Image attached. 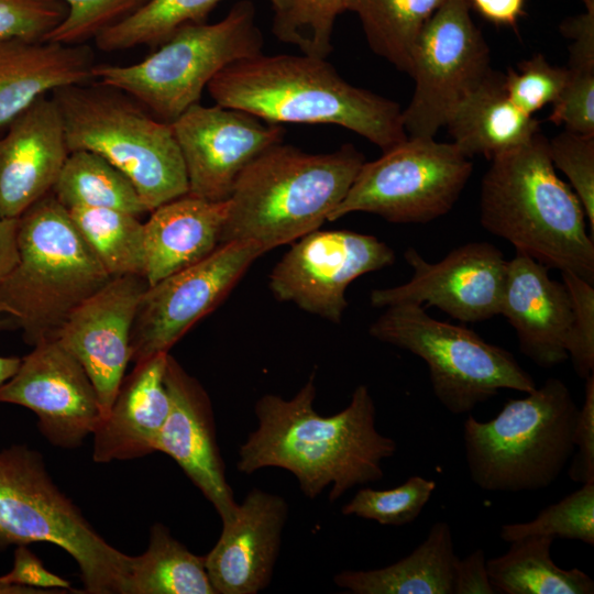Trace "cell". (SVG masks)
<instances>
[{
    "mask_svg": "<svg viewBox=\"0 0 594 594\" xmlns=\"http://www.w3.org/2000/svg\"><path fill=\"white\" fill-rule=\"evenodd\" d=\"M316 373L290 399L274 394L258 398V421L239 449L237 468L246 475L264 468L289 471L302 494L315 499L329 487L334 503L346 491L383 477L382 461L397 451L394 439L375 427L370 389L359 385L349 405L332 416L314 408Z\"/></svg>",
    "mask_w": 594,
    "mask_h": 594,
    "instance_id": "obj_1",
    "label": "cell"
},
{
    "mask_svg": "<svg viewBox=\"0 0 594 594\" xmlns=\"http://www.w3.org/2000/svg\"><path fill=\"white\" fill-rule=\"evenodd\" d=\"M207 90L263 121L339 125L383 152L408 138L397 102L348 82L322 57L260 53L226 66Z\"/></svg>",
    "mask_w": 594,
    "mask_h": 594,
    "instance_id": "obj_2",
    "label": "cell"
},
{
    "mask_svg": "<svg viewBox=\"0 0 594 594\" xmlns=\"http://www.w3.org/2000/svg\"><path fill=\"white\" fill-rule=\"evenodd\" d=\"M491 161L481 184L482 227L549 270L594 284V238L581 201L556 173L548 139L538 132Z\"/></svg>",
    "mask_w": 594,
    "mask_h": 594,
    "instance_id": "obj_3",
    "label": "cell"
},
{
    "mask_svg": "<svg viewBox=\"0 0 594 594\" xmlns=\"http://www.w3.org/2000/svg\"><path fill=\"white\" fill-rule=\"evenodd\" d=\"M364 162L352 144L329 153H307L283 142L271 146L239 175L220 244L251 242L267 252L319 229Z\"/></svg>",
    "mask_w": 594,
    "mask_h": 594,
    "instance_id": "obj_4",
    "label": "cell"
},
{
    "mask_svg": "<svg viewBox=\"0 0 594 594\" xmlns=\"http://www.w3.org/2000/svg\"><path fill=\"white\" fill-rule=\"evenodd\" d=\"M18 254L0 279V329H20L30 345L55 339L69 315L112 278L52 193L19 217Z\"/></svg>",
    "mask_w": 594,
    "mask_h": 594,
    "instance_id": "obj_5",
    "label": "cell"
},
{
    "mask_svg": "<svg viewBox=\"0 0 594 594\" xmlns=\"http://www.w3.org/2000/svg\"><path fill=\"white\" fill-rule=\"evenodd\" d=\"M69 152L105 157L136 188L148 212L188 193L183 156L169 123L128 94L97 81L54 90Z\"/></svg>",
    "mask_w": 594,
    "mask_h": 594,
    "instance_id": "obj_6",
    "label": "cell"
},
{
    "mask_svg": "<svg viewBox=\"0 0 594 594\" xmlns=\"http://www.w3.org/2000/svg\"><path fill=\"white\" fill-rule=\"evenodd\" d=\"M578 415L572 394L557 377L524 398L508 399L488 421L469 415L463 439L471 480L490 492L548 487L574 453Z\"/></svg>",
    "mask_w": 594,
    "mask_h": 594,
    "instance_id": "obj_7",
    "label": "cell"
},
{
    "mask_svg": "<svg viewBox=\"0 0 594 594\" xmlns=\"http://www.w3.org/2000/svg\"><path fill=\"white\" fill-rule=\"evenodd\" d=\"M48 542L77 562L85 592L129 594L132 556L109 544L55 485L42 455L26 446L0 450V553Z\"/></svg>",
    "mask_w": 594,
    "mask_h": 594,
    "instance_id": "obj_8",
    "label": "cell"
},
{
    "mask_svg": "<svg viewBox=\"0 0 594 594\" xmlns=\"http://www.w3.org/2000/svg\"><path fill=\"white\" fill-rule=\"evenodd\" d=\"M263 42L254 7L241 1L219 22L182 26L139 63L95 64L92 77L172 123L199 102L204 89L226 66L262 53Z\"/></svg>",
    "mask_w": 594,
    "mask_h": 594,
    "instance_id": "obj_9",
    "label": "cell"
},
{
    "mask_svg": "<svg viewBox=\"0 0 594 594\" xmlns=\"http://www.w3.org/2000/svg\"><path fill=\"white\" fill-rule=\"evenodd\" d=\"M369 334L424 360L435 396L453 415L471 413L503 388L527 394L537 387L509 351L464 326L432 318L420 306L385 308Z\"/></svg>",
    "mask_w": 594,
    "mask_h": 594,
    "instance_id": "obj_10",
    "label": "cell"
},
{
    "mask_svg": "<svg viewBox=\"0 0 594 594\" xmlns=\"http://www.w3.org/2000/svg\"><path fill=\"white\" fill-rule=\"evenodd\" d=\"M473 164L453 143L407 138L364 162L352 186L328 221L367 212L393 223H426L457 204Z\"/></svg>",
    "mask_w": 594,
    "mask_h": 594,
    "instance_id": "obj_11",
    "label": "cell"
},
{
    "mask_svg": "<svg viewBox=\"0 0 594 594\" xmlns=\"http://www.w3.org/2000/svg\"><path fill=\"white\" fill-rule=\"evenodd\" d=\"M492 70L490 50L468 0H446L416 42L409 75L415 89L403 110L409 138H435L460 103Z\"/></svg>",
    "mask_w": 594,
    "mask_h": 594,
    "instance_id": "obj_12",
    "label": "cell"
},
{
    "mask_svg": "<svg viewBox=\"0 0 594 594\" xmlns=\"http://www.w3.org/2000/svg\"><path fill=\"white\" fill-rule=\"evenodd\" d=\"M264 253L262 246L251 242L223 243L200 262L147 286L131 330V361L139 363L168 353Z\"/></svg>",
    "mask_w": 594,
    "mask_h": 594,
    "instance_id": "obj_13",
    "label": "cell"
},
{
    "mask_svg": "<svg viewBox=\"0 0 594 594\" xmlns=\"http://www.w3.org/2000/svg\"><path fill=\"white\" fill-rule=\"evenodd\" d=\"M394 262V250L374 235L317 229L296 240L277 262L270 289L280 301L340 323L348 286Z\"/></svg>",
    "mask_w": 594,
    "mask_h": 594,
    "instance_id": "obj_14",
    "label": "cell"
},
{
    "mask_svg": "<svg viewBox=\"0 0 594 594\" xmlns=\"http://www.w3.org/2000/svg\"><path fill=\"white\" fill-rule=\"evenodd\" d=\"M404 257L413 270L408 282L375 288L370 302L375 308L395 305L436 307L462 322H479L499 315L507 260L490 242H469L430 263L415 248Z\"/></svg>",
    "mask_w": 594,
    "mask_h": 594,
    "instance_id": "obj_15",
    "label": "cell"
},
{
    "mask_svg": "<svg viewBox=\"0 0 594 594\" xmlns=\"http://www.w3.org/2000/svg\"><path fill=\"white\" fill-rule=\"evenodd\" d=\"M169 124L185 164L187 194L210 201L228 200L242 170L284 135L276 123L217 103L198 102Z\"/></svg>",
    "mask_w": 594,
    "mask_h": 594,
    "instance_id": "obj_16",
    "label": "cell"
},
{
    "mask_svg": "<svg viewBox=\"0 0 594 594\" xmlns=\"http://www.w3.org/2000/svg\"><path fill=\"white\" fill-rule=\"evenodd\" d=\"M0 403L26 407L54 446L79 447L102 418L96 388L78 360L57 340H45L21 359L0 385Z\"/></svg>",
    "mask_w": 594,
    "mask_h": 594,
    "instance_id": "obj_17",
    "label": "cell"
},
{
    "mask_svg": "<svg viewBox=\"0 0 594 594\" xmlns=\"http://www.w3.org/2000/svg\"><path fill=\"white\" fill-rule=\"evenodd\" d=\"M147 286L142 275L112 277L69 315L56 334L55 340L78 360L92 382L102 418L131 361V330Z\"/></svg>",
    "mask_w": 594,
    "mask_h": 594,
    "instance_id": "obj_18",
    "label": "cell"
},
{
    "mask_svg": "<svg viewBox=\"0 0 594 594\" xmlns=\"http://www.w3.org/2000/svg\"><path fill=\"white\" fill-rule=\"evenodd\" d=\"M164 381L169 411L155 451L170 457L213 505L222 524L227 522L235 515L238 503L226 477L210 398L169 353Z\"/></svg>",
    "mask_w": 594,
    "mask_h": 594,
    "instance_id": "obj_19",
    "label": "cell"
},
{
    "mask_svg": "<svg viewBox=\"0 0 594 594\" xmlns=\"http://www.w3.org/2000/svg\"><path fill=\"white\" fill-rule=\"evenodd\" d=\"M287 515L288 505L282 496L260 488L246 494L205 556L216 594H256L268 586Z\"/></svg>",
    "mask_w": 594,
    "mask_h": 594,
    "instance_id": "obj_20",
    "label": "cell"
},
{
    "mask_svg": "<svg viewBox=\"0 0 594 594\" xmlns=\"http://www.w3.org/2000/svg\"><path fill=\"white\" fill-rule=\"evenodd\" d=\"M68 154L59 110L43 96L0 138V216L19 218L51 193Z\"/></svg>",
    "mask_w": 594,
    "mask_h": 594,
    "instance_id": "obj_21",
    "label": "cell"
},
{
    "mask_svg": "<svg viewBox=\"0 0 594 594\" xmlns=\"http://www.w3.org/2000/svg\"><path fill=\"white\" fill-rule=\"evenodd\" d=\"M499 315L515 329L520 352L534 363L549 369L566 361L571 297L548 267L516 252L507 262Z\"/></svg>",
    "mask_w": 594,
    "mask_h": 594,
    "instance_id": "obj_22",
    "label": "cell"
},
{
    "mask_svg": "<svg viewBox=\"0 0 594 594\" xmlns=\"http://www.w3.org/2000/svg\"><path fill=\"white\" fill-rule=\"evenodd\" d=\"M167 354L135 363L123 377L108 415L92 432L95 462L132 460L155 451L169 411L164 381Z\"/></svg>",
    "mask_w": 594,
    "mask_h": 594,
    "instance_id": "obj_23",
    "label": "cell"
},
{
    "mask_svg": "<svg viewBox=\"0 0 594 594\" xmlns=\"http://www.w3.org/2000/svg\"><path fill=\"white\" fill-rule=\"evenodd\" d=\"M95 64L86 43L0 42V127L58 88L91 81Z\"/></svg>",
    "mask_w": 594,
    "mask_h": 594,
    "instance_id": "obj_24",
    "label": "cell"
},
{
    "mask_svg": "<svg viewBox=\"0 0 594 594\" xmlns=\"http://www.w3.org/2000/svg\"><path fill=\"white\" fill-rule=\"evenodd\" d=\"M229 201L186 194L151 211L144 223V277L148 286L191 266L219 245Z\"/></svg>",
    "mask_w": 594,
    "mask_h": 594,
    "instance_id": "obj_25",
    "label": "cell"
},
{
    "mask_svg": "<svg viewBox=\"0 0 594 594\" xmlns=\"http://www.w3.org/2000/svg\"><path fill=\"white\" fill-rule=\"evenodd\" d=\"M504 74L493 69L453 109L446 125L458 150L488 160L513 150L539 132V121L507 97Z\"/></svg>",
    "mask_w": 594,
    "mask_h": 594,
    "instance_id": "obj_26",
    "label": "cell"
},
{
    "mask_svg": "<svg viewBox=\"0 0 594 594\" xmlns=\"http://www.w3.org/2000/svg\"><path fill=\"white\" fill-rule=\"evenodd\" d=\"M457 559L449 524L437 521L407 557L382 569L341 571L333 582L354 594H453Z\"/></svg>",
    "mask_w": 594,
    "mask_h": 594,
    "instance_id": "obj_27",
    "label": "cell"
},
{
    "mask_svg": "<svg viewBox=\"0 0 594 594\" xmlns=\"http://www.w3.org/2000/svg\"><path fill=\"white\" fill-rule=\"evenodd\" d=\"M554 539L527 536L510 541L508 550L486 561L496 592L505 594H593L594 582L582 570L559 568L551 558Z\"/></svg>",
    "mask_w": 594,
    "mask_h": 594,
    "instance_id": "obj_28",
    "label": "cell"
},
{
    "mask_svg": "<svg viewBox=\"0 0 594 594\" xmlns=\"http://www.w3.org/2000/svg\"><path fill=\"white\" fill-rule=\"evenodd\" d=\"M129 594H216L205 556H197L176 540L168 528L155 524L148 547L132 558Z\"/></svg>",
    "mask_w": 594,
    "mask_h": 594,
    "instance_id": "obj_29",
    "label": "cell"
},
{
    "mask_svg": "<svg viewBox=\"0 0 594 594\" xmlns=\"http://www.w3.org/2000/svg\"><path fill=\"white\" fill-rule=\"evenodd\" d=\"M446 0H346L361 21L371 50L409 75L424 26Z\"/></svg>",
    "mask_w": 594,
    "mask_h": 594,
    "instance_id": "obj_30",
    "label": "cell"
},
{
    "mask_svg": "<svg viewBox=\"0 0 594 594\" xmlns=\"http://www.w3.org/2000/svg\"><path fill=\"white\" fill-rule=\"evenodd\" d=\"M66 209L98 207L140 217L148 212L131 180L101 155L69 152L51 191Z\"/></svg>",
    "mask_w": 594,
    "mask_h": 594,
    "instance_id": "obj_31",
    "label": "cell"
},
{
    "mask_svg": "<svg viewBox=\"0 0 594 594\" xmlns=\"http://www.w3.org/2000/svg\"><path fill=\"white\" fill-rule=\"evenodd\" d=\"M69 217L111 277L144 276V223L111 208L74 207Z\"/></svg>",
    "mask_w": 594,
    "mask_h": 594,
    "instance_id": "obj_32",
    "label": "cell"
},
{
    "mask_svg": "<svg viewBox=\"0 0 594 594\" xmlns=\"http://www.w3.org/2000/svg\"><path fill=\"white\" fill-rule=\"evenodd\" d=\"M222 0H147L132 13L100 32L96 45L118 52L146 45L158 47L177 30L205 22Z\"/></svg>",
    "mask_w": 594,
    "mask_h": 594,
    "instance_id": "obj_33",
    "label": "cell"
},
{
    "mask_svg": "<svg viewBox=\"0 0 594 594\" xmlns=\"http://www.w3.org/2000/svg\"><path fill=\"white\" fill-rule=\"evenodd\" d=\"M527 536L579 540L594 546V482L543 508L532 520L506 524L499 537L510 542Z\"/></svg>",
    "mask_w": 594,
    "mask_h": 594,
    "instance_id": "obj_34",
    "label": "cell"
},
{
    "mask_svg": "<svg viewBox=\"0 0 594 594\" xmlns=\"http://www.w3.org/2000/svg\"><path fill=\"white\" fill-rule=\"evenodd\" d=\"M345 7L346 0H296L287 9L275 12L273 33L302 54L326 58L332 51L334 22Z\"/></svg>",
    "mask_w": 594,
    "mask_h": 594,
    "instance_id": "obj_35",
    "label": "cell"
},
{
    "mask_svg": "<svg viewBox=\"0 0 594 594\" xmlns=\"http://www.w3.org/2000/svg\"><path fill=\"white\" fill-rule=\"evenodd\" d=\"M436 482L420 475L410 476L391 490L364 487L356 492L341 513L377 521L385 526H403L414 521L429 502Z\"/></svg>",
    "mask_w": 594,
    "mask_h": 594,
    "instance_id": "obj_36",
    "label": "cell"
},
{
    "mask_svg": "<svg viewBox=\"0 0 594 594\" xmlns=\"http://www.w3.org/2000/svg\"><path fill=\"white\" fill-rule=\"evenodd\" d=\"M569 78L566 66L550 64L541 54L520 62L517 69L504 74V89L509 100L524 113L534 116L560 97Z\"/></svg>",
    "mask_w": 594,
    "mask_h": 594,
    "instance_id": "obj_37",
    "label": "cell"
},
{
    "mask_svg": "<svg viewBox=\"0 0 594 594\" xmlns=\"http://www.w3.org/2000/svg\"><path fill=\"white\" fill-rule=\"evenodd\" d=\"M548 151L553 167L568 177L581 201L594 238V135L564 129L548 139Z\"/></svg>",
    "mask_w": 594,
    "mask_h": 594,
    "instance_id": "obj_38",
    "label": "cell"
},
{
    "mask_svg": "<svg viewBox=\"0 0 594 594\" xmlns=\"http://www.w3.org/2000/svg\"><path fill=\"white\" fill-rule=\"evenodd\" d=\"M67 14L45 41L84 44L122 20L147 0H61Z\"/></svg>",
    "mask_w": 594,
    "mask_h": 594,
    "instance_id": "obj_39",
    "label": "cell"
},
{
    "mask_svg": "<svg viewBox=\"0 0 594 594\" xmlns=\"http://www.w3.org/2000/svg\"><path fill=\"white\" fill-rule=\"evenodd\" d=\"M572 304V327L568 358L579 377L585 380L594 371V284L571 272H561Z\"/></svg>",
    "mask_w": 594,
    "mask_h": 594,
    "instance_id": "obj_40",
    "label": "cell"
},
{
    "mask_svg": "<svg viewBox=\"0 0 594 594\" xmlns=\"http://www.w3.org/2000/svg\"><path fill=\"white\" fill-rule=\"evenodd\" d=\"M66 14L61 0H0V42L45 41Z\"/></svg>",
    "mask_w": 594,
    "mask_h": 594,
    "instance_id": "obj_41",
    "label": "cell"
},
{
    "mask_svg": "<svg viewBox=\"0 0 594 594\" xmlns=\"http://www.w3.org/2000/svg\"><path fill=\"white\" fill-rule=\"evenodd\" d=\"M568 69V81L548 120L565 130L594 135V68Z\"/></svg>",
    "mask_w": 594,
    "mask_h": 594,
    "instance_id": "obj_42",
    "label": "cell"
},
{
    "mask_svg": "<svg viewBox=\"0 0 594 594\" xmlns=\"http://www.w3.org/2000/svg\"><path fill=\"white\" fill-rule=\"evenodd\" d=\"M573 443L576 453L568 471L569 477L578 483L594 482V375L585 378L584 404L579 409L574 427Z\"/></svg>",
    "mask_w": 594,
    "mask_h": 594,
    "instance_id": "obj_43",
    "label": "cell"
},
{
    "mask_svg": "<svg viewBox=\"0 0 594 594\" xmlns=\"http://www.w3.org/2000/svg\"><path fill=\"white\" fill-rule=\"evenodd\" d=\"M585 12L562 21L560 32L572 41L569 68H594V1L585 2Z\"/></svg>",
    "mask_w": 594,
    "mask_h": 594,
    "instance_id": "obj_44",
    "label": "cell"
},
{
    "mask_svg": "<svg viewBox=\"0 0 594 594\" xmlns=\"http://www.w3.org/2000/svg\"><path fill=\"white\" fill-rule=\"evenodd\" d=\"M2 579L9 584L35 588L67 590L69 587L67 581L48 572L25 546H18L14 552L13 568L8 574L2 575Z\"/></svg>",
    "mask_w": 594,
    "mask_h": 594,
    "instance_id": "obj_45",
    "label": "cell"
},
{
    "mask_svg": "<svg viewBox=\"0 0 594 594\" xmlns=\"http://www.w3.org/2000/svg\"><path fill=\"white\" fill-rule=\"evenodd\" d=\"M491 583L485 553L476 549L454 564L453 594H495Z\"/></svg>",
    "mask_w": 594,
    "mask_h": 594,
    "instance_id": "obj_46",
    "label": "cell"
},
{
    "mask_svg": "<svg viewBox=\"0 0 594 594\" xmlns=\"http://www.w3.org/2000/svg\"><path fill=\"white\" fill-rule=\"evenodd\" d=\"M487 21L513 26L524 14L525 0H468Z\"/></svg>",
    "mask_w": 594,
    "mask_h": 594,
    "instance_id": "obj_47",
    "label": "cell"
},
{
    "mask_svg": "<svg viewBox=\"0 0 594 594\" xmlns=\"http://www.w3.org/2000/svg\"><path fill=\"white\" fill-rule=\"evenodd\" d=\"M19 218L0 216V279L4 277L18 262Z\"/></svg>",
    "mask_w": 594,
    "mask_h": 594,
    "instance_id": "obj_48",
    "label": "cell"
},
{
    "mask_svg": "<svg viewBox=\"0 0 594 594\" xmlns=\"http://www.w3.org/2000/svg\"><path fill=\"white\" fill-rule=\"evenodd\" d=\"M20 362L21 359L16 356H0V385L15 373Z\"/></svg>",
    "mask_w": 594,
    "mask_h": 594,
    "instance_id": "obj_49",
    "label": "cell"
},
{
    "mask_svg": "<svg viewBox=\"0 0 594 594\" xmlns=\"http://www.w3.org/2000/svg\"><path fill=\"white\" fill-rule=\"evenodd\" d=\"M33 593H47L46 591H41V588L9 584L2 580L0 576V594H33Z\"/></svg>",
    "mask_w": 594,
    "mask_h": 594,
    "instance_id": "obj_50",
    "label": "cell"
},
{
    "mask_svg": "<svg viewBox=\"0 0 594 594\" xmlns=\"http://www.w3.org/2000/svg\"><path fill=\"white\" fill-rule=\"evenodd\" d=\"M275 12L283 11L287 9L289 6H292L296 0H268Z\"/></svg>",
    "mask_w": 594,
    "mask_h": 594,
    "instance_id": "obj_51",
    "label": "cell"
},
{
    "mask_svg": "<svg viewBox=\"0 0 594 594\" xmlns=\"http://www.w3.org/2000/svg\"><path fill=\"white\" fill-rule=\"evenodd\" d=\"M582 1H583V3H584V2L594 1V0H582Z\"/></svg>",
    "mask_w": 594,
    "mask_h": 594,
    "instance_id": "obj_52",
    "label": "cell"
}]
</instances>
